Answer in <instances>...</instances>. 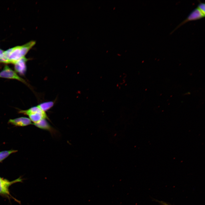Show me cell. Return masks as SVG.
Returning <instances> with one entry per match:
<instances>
[{
  "mask_svg": "<svg viewBox=\"0 0 205 205\" xmlns=\"http://www.w3.org/2000/svg\"><path fill=\"white\" fill-rule=\"evenodd\" d=\"M36 42L31 41L21 46H15L4 51L0 56V63L14 64L26 55L35 44Z\"/></svg>",
  "mask_w": 205,
  "mask_h": 205,
  "instance_id": "6da1fadb",
  "label": "cell"
},
{
  "mask_svg": "<svg viewBox=\"0 0 205 205\" xmlns=\"http://www.w3.org/2000/svg\"><path fill=\"white\" fill-rule=\"evenodd\" d=\"M22 179L20 177L12 181L0 177V195L9 198L11 197L9 191V187L12 184L21 182Z\"/></svg>",
  "mask_w": 205,
  "mask_h": 205,
  "instance_id": "7a4b0ae2",
  "label": "cell"
},
{
  "mask_svg": "<svg viewBox=\"0 0 205 205\" xmlns=\"http://www.w3.org/2000/svg\"><path fill=\"white\" fill-rule=\"evenodd\" d=\"M205 14L197 7L190 12L187 18L180 23L171 33L188 22L199 20L204 17Z\"/></svg>",
  "mask_w": 205,
  "mask_h": 205,
  "instance_id": "3957f363",
  "label": "cell"
},
{
  "mask_svg": "<svg viewBox=\"0 0 205 205\" xmlns=\"http://www.w3.org/2000/svg\"><path fill=\"white\" fill-rule=\"evenodd\" d=\"M0 77L17 79L26 83L25 81L20 77L8 65H5L2 70L0 72Z\"/></svg>",
  "mask_w": 205,
  "mask_h": 205,
  "instance_id": "277c9868",
  "label": "cell"
},
{
  "mask_svg": "<svg viewBox=\"0 0 205 205\" xmlns=\"http://www.w3.org/2000/svg\"><path fill=\"white\" fill-rule=\"evenodd\" d=\"M29 60L24 57L16 62L14 64L15 71L21 75H24L26 69V63Z\"/></svg>",
  "mask_w": 205,
  "mask_h": 205,
  "instance_id": "5b68a950",
  "label": "cell"
},
{
  "mask_svg": "<svg viewBox=\"0 0 205 205\" xmlns=\"http://www.w3.org/2000/svg\"><path fill=\"white\" fill-rule=\"evenodd\" d=\"M8 123L17 126H24L32 124L30 119L26 117H21L14 119H10Z\"/></svg>",
  "mask_w": 205,
  "mask_h": 205,
  "instance_id": "8992f818",
  "label": "cell"
},
{
  "mask_svg": "<svg viewBox=\"0 0 205 205\" xmlns=\"http://www.w3.org/2000/svg\"><path fill=\"white\" fill-rule=\"evenodd\" d=\"M32 124L39 128L48 131L52 134L56 133L55 129L50 125L46 119H42L38 122Z\"/></svg>",
  "mask_w": 205,
  "mask_h": 205,
  "instance_id": "52a82bcc",
  "label": "cell"
},
{
  "mask_svg": "<svg viewBox=\"0 0 205 205\" xmlns=\"http://www.w3.org/2000/svg\"><path fill=\"white\" fill-rule=\"evenodd\" d=\"M29 119L33 122L36 123L42 119H48V118L45 112L42 110L29 115Z\"/></svg>",
  "mask_w": 205,
  "mask_h": 205,
  "instance_id": "ba28073f",
  "label": "cell"
},
{
  "mask_svg": "<svg viewBox=\"0 0 205 205\" xmlns=\"http://www.w3.org/2000/svg\"><path fill=\"white\" fill-rule=\"evenodd\" d=\"M42 110L38 106L32 107L26 110H21L19 111V113L29 116L31 114L39 112Z\"/></svg>",
  "mask_w": 205,
  "mask_h": 205,
  "instance_id": "9c48e42d",
  "label": "cell"
},
{
  "mask_svg": "<svg viewBox=\"0 0 205 205\" xmlns=\"http://www.w3.org/2000/svg\"><path fill=\"white\" fill-rule=\"evenodd\" d=\"M54 104V102L50 101L42 103L38 106L40 109L45 112L51 108Z\"/></svg>",
  "mask_w": 205,
  "mask_h": 205,
  "instance_id": "30bf717a",
  "label": "cell"
},
{
  "mask_svg": "<svg viewBox=\"0 0 205 205\" xmlns=\"http://www.w3.org/2000/svg\"><path fill=\"white\" fill-rule=\"evenodd\" d=\"M17 150H11L0 151V162L7 158L11 154L16 152Z\"/></svg>",
  "mask_w": 205,
  "mask_h": 205,
  "instance_id": "8fae6325",
  "label": "cell"
},
{
  "mask_svg": "<svg viewBox=\"0 0 205 205\" xmlns=\"http://www.w3.org/2000/svg\"><path fill=\"white\" fill-rule=\"evenodd\" d=\"M204 3H200L197 5V7L202 12L205 14Z\"/></svg>",
  "mask_w": 205,
  "mask_h": 205,
  "instance_id": "7c38bea8",
  "label": "cell"
},
{
  "mask_svg": "<svg viewBox=\"0 0 205 205\" xmlns=\"http://www.w3.org/2000/svg\"><path fill=\"white\" fill-rule=\"evenodd\" d=\"M4 51L0 49V56L2 55Z\"/></svg>",
  "mask_w": 205,
  "mask_h": 205,
  "instance_id": "4fadbf2b",
  "label": "cell"
},
{
  "mask_svg": "<svg viewBox=\"0 0 205 205\" xmlns=\"http://www.w3.org/2000/svg\"><path fill=\"white\" fill-rule=\"evenodd\" d=\"M162 203L163 205H169L165 203H164V202H162Z\"/></svg>",
  "mask_w": 205,
  "mask_h": 205,
  "instance_id": "5bb4252c",
  "label": "cell"
}]
</instances>
